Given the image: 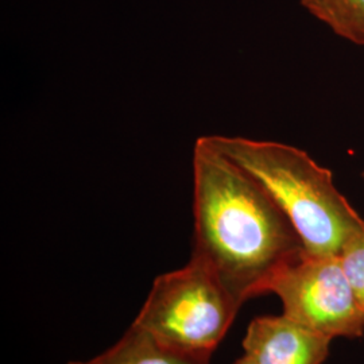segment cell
Listing matches in <instances>:
<instances>
[{
	"label": "cell",
	"mask_w": 364,
	"mask_h": 364,
	"mask_svg": "<svg viewBox=\"0 0 364 364\" xmlns=\"http://www.w3.org/2000/svg\"><path fill=\"white\" fill-rule=\"evenodd\" d=\"M363 178H364V173H363Z\"/></svg>",
	"instance_id": "30bf717a"
},
{
	"label": "cell",
	"mask_w": 364,
	"mask_h": 364,
	"mask_svg": "<svg viewBox=\"0 0 364 364\" xmlns=\"http://www.w3.org/2000/svg\"><path fill=\"white\" fill-rule=\"evenodd\" d=\"M338 37L364 46V0H299Z\"/></svg>",
	"instance_id": "52a82bcc"
},
{
	"label": "cell",
	"mask_w": 364,
	"mask_h": 364,
	"mask_svg": "<svg viewBox=\"0 0 364 364\" xmlns=\"http://www.w3.org/2000/svg\"><path fill=\"white\" fill-rule=\"evenodd\" d=\"M338 258L356 299L364 311V228L348 239Z\"/></svg>",
	"instance_id": "ba28073f"
},
{
	"label": "cell",
	"mask_w": 364,
	"mask_h": 364,
	"mask_svg": "<svg viewBox=\"0 0 364 364\" xmlns=\"http://www.w3.org/2000/svg\"><path fill=\"white\" fill-rule=\"evenodd\" d=\"M212 353L189 352L165 344L134 323L109 350L88 362L68 364H210Z\"/></svg>",
	"instance_id": "8992f818"
},
{
	"label": "cell",
	"mask_w": 364,
	"mask_h": 364,
	"mask_svg": "<svg viewBox=\"0 0 364 364\" xmlns=\"http://www.w3.org/2000/svg\"><path fill=\"white\" fill-rule=\"evenodd\" d=\"M234 364H258L257 362H254L250 356L247 355H243L240 359H237Z\"/></svg>",
	"instance_id": "9c48e42d"
},
{
	"label": "cell",
	"mask_w": 364,
	"mask_h": 364,
	"mask_svg": "<svg viewBox=\"0 0 364 364\" xmlns=\"http://www.w3.org/2000/svg\"><path fill=\"white\" fill-rule=\"evenodd\" d=\"M209 144L259 182L282 209L305 252L335 255L364 228V220L338 192L331 170L297 147L242 136L208 135Z\"/></svg>",
	"instance_id": "7a4b0ae2"
},
{
	"label": "cell",
	"mask_w": 364,
	"mask_h": 364,
	"mask_svg": "<svg viewBox=\"0 0 364 364\" xmlns=\"http://www.w3.org/2000/svg\"><path fill=\"white\" fill-rule=\"evenodd\" d=\"M331 341L282 313L254 318L243 338V350L258 364H323Z\"/></svg>",
	"instance_id": "5b68a950"
},
{
	"label": "cell",
	"mask_w": 364,
	"mask_h": 364,
	"mask_svg": "<svg viewBox=\"0 0 364 364\" xmlns=\"http://www.w3.org/2000/svg\"><path fill=\"white\" fill-rule=\"evenodd\" d=\"M267 293L277 294L284 314L326 338H359L364 311L335 255L302 252L275 275Z\"/></svg>",
	"instance_id": "277c9868"
},
{
	"label": "cell",
	"mask_w": 364,
	"mask_h": 364,
	"mask_svg": "<svg viewBox=\"0 0 364 364\" xmlns=\"http://www.w3.org/2000/svg\"><path fill=\"white\" fill-rule=\"evenodd\" d=\"M240 308L216 274L192 255L181 269L156 277L134 324L174 348L213 353Z\"/></svg>",
	"instance_id": "3957f363"
},
{
	"label": "cell",
	"mask_w": 364,
	"mask_h": 364,
	"mask_svg": "<svg viewBox=\"0 0 364 364\" xmlns=\"http://www.w3.org/2000/svg\"><path fill=\"white\" fill-rule=\"evenodd\" d=\"M193 215L192 255L240 305L267 294L275 275L305 251L272 196L207 136L193 150Z\"/></svg>",
	"instance_id": "6da1fadb"
}]
</instances>
